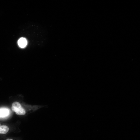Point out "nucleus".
I'll use <instances>...</instances> for the list:
<instances>
[{"label": "nucleus", "instance_id": "nucleus-1", "mask_svg": "<svg viewBox=\"0 0 140 140\" xmlns=\"http://www.w3.org/2000/svg\"><path fill=\"white\" fill-rule=\"evenodd\" d=\"M18 44L19 47L22 48H25L27 45V40L24 38H21L20 39L18 42Z\"/></svg>", "mask_w": 140, "mask_h": 140}, {"label": "nucleus", "instance_id": "nucleus-2", "mask_svg": "<svg viewBox=\"0 0 140 140\" xmlns=\"http://www.w3.org/2000/svg\"><path fill=\"white\" fill-rule=\"evenodd\" d=\"M21 107V105L20 103L17 102H15L12 104V108L13 111L16 112Z\"/></svg>", "mask_w": 140, "mask_h": 140}, {"label": "nucleus", "instance_id": "nucleus-3", "mask_svg": "<svg viewBox=\"0 0 140 140\" xmlns=\"http://www.w3.org/2000/svg\"><path fill=\"white\" fill-rule=\"evenodd\" d=\"M9 113V111L7 109H0V117H4L7 116Z\"/></svg>", "mask_w": 140, "mask_h": 140}, {"label": "nucleus", "instance_id": "nucleus-4", "mask_svg": "<svg viewBox=\"0 0 140 140\" xmlns=\"http://www.w3.org/2000/svg\"><path fill=\"white\" fill-rule=\"evenodd\" d=\"M9 130V128L5 125L1 126H0V134H6Z\"/></svg>", "mask_w": 140, "mask_h": 140}, {"label": "nucleus", "instance_id": "nucleus-5", "mask_svg": "<svg viewBox=\"0 0 140 140\" xmlns=\"http://www.w3.org/2000/svg\"><path fill=\"white\" fill-rule=\"evenodd\" d=\"M16 114L20 115H23L26 112L25 110L22 107L18 111L15 112Z\"/></svg>", "mask_w": 140, "mask_h": 140}, {"label": "nucleus", "instance_id": "nucleus-6", "mask_svg": "<svg viewBox=\"0 0 140 140\" xmlns=\"http://www.w3.org/2000/svg\"><path fill=\"white\" fill-rule=\"evenodd\" d=\"M6 140H14V139L12 138H7Z\"/></svg>", "mask_w": 140, "mask_h": 140}, {"label": "nucleus", "instance_id": "nucleus-7", "mask_svg": "<svg viewBox=\"0 0 140 140\" xmlns=\"http://www.w3.org/2000/svg\"><path fill=\"white\" fill-rule=\"evenodd\" d=\"M1 126V124H0V126Z\"/></svg>", "mask_w": 140, "mask_h": 140}]
</instances>
